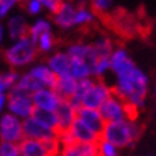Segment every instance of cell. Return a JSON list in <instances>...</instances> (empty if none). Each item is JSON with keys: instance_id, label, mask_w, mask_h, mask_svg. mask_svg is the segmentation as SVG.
Masks as SVG:
<instances>
[{"instance_id": "obj_6", "label": "cell", "mask_w": 156, "mask_h": 156, "mask_svg": "<svg viewBox=\"0 0 156 156\" xmlns=\"http://www.w3.org/2000/svg\"><path fill=\"white\" fill-rule=\"evenodd\" d=\"M0 139L2 142L19 145L24 139L23 120L9 112H5L0 118Z\"/></svg>"}, {"instance_id": "obj_21", "label": "cell", "mask_w": 156, "mask_h": 156, "mask_svg": "<svg viewBox=\"0 0 156 156\" xmlns=\"http://www.w3.org/2000/svg\"><path fill=\"white\" fill-rule=\"evenodd\" d=\"M70 75L73 76L77 82L86 80V79H92V77H93V69H92V65H89V63L85 62V60L72 59Z\"/></svg>"}, {"instance_id": "obj_23", "label": "cell", "mask_w": 156, "mask_h": 156, "mask_svg": "<svg viewBox=\"0 0 156 156\" xmlns=\"http://www.w3.org/2000/svg\"><path fill=\"white\" fill-rule=\"evenodd\" d=\"M20 75L22 73H19L16 69H10V67L7 70L2 72V75H0V92L9 93L10 90H13L19 83Z\"/></svg>"}, {"instance_id": "obj_16", "label": "cell", "mask_w": 156, "mask_h": 156, "mask_svg": "<svg viewBox=\"0 0 156 156\" xmlns=\"http://www.w3.org/2000/svg\"><path fill=\"white\" fill-rule=\"evenodd\" d=\"M57 120H59V130L70 129V126L77 119V108L70 100H62L59 108L56 109Z\"/></svg>"}, {"instance_id": "obj_28", "label": "cell", "mask_w": 156, "mask_h": 156, "mask_svg": "<svg viewBox=\"0 0 156 156\" xmlns=\"http://www.w3.org/2000/svg\"><path fill=\"white\" fill-rule=\"evenodd\" d=\"M36 44H37L39 55H52L55 50V46H56V37H55L53 32L40 36Z\"/></svg>"}, {"instance_id": "obj_12", "label": "cell", "mask_w": 156, "mask_h": 156, "mask_svg": "<svg viewBox=\"0 0 156 156\" xmlns=\"http://www.w3.org/2000/svg\"><path fill=\"white\" fill-rule=\"evenodd\" d=\"M76 10L77 6L72 2H63L56 13L53 14V24L57 26L60 30H70L75 27Z\"/></svg>"}, {"instance_id": "obj_7", "label": "cell", "mask_w": 156, "mask_h": 156, "mask_svg": "<svg viewBox=\"0 0 156 156\" xmlns=\"http://www.w3.org/2000/svg\"><path fill=\"white\" fill-rule=\"evenodd\" d=\"M115 93L113 86H110L109 83L103 80V79H95L92 87L89 89V92L86 93L85 99L82 106L90 109H100L102 105Z\"/></svg>"}, {"instance_id": "obj_34", "label": "cell", "mask_w": 156, "mask_h": 156, "mask_svg": "<svg viewBox=\"0 0 156 156\" xmlns=\"http://www.w3.org/2000/svg\"><path fill=\"white\" fill-rule=\"evenodd\" d=\"M19 3H22L20 0H0V17H2V19L9 17L10 12L19 5Z\"/></svg>"}, {"instance_id": "obj_32", "label": "cell", "mask_w": 156, "mask_h": 156, "mask_svg": "<svg viewBox=\"0 0 156 156\" xmlns=\"http://www.w3.org/2000/svg\"><path fill=\"white\" fill-rule=\"evenodd\" d=\"M23 9L29 16H39L42 13L43 6L39 0H26L23 2Z\"/></svg>"}, {"instance_id": "obj_20", "label": "cell", "mask_w": 156, "mask_h": 156, "mask_svg": "<svg viewBox=\"0 0 156 156\" xmlns=\"http://www.w3.org/2000/svg\"><path fill=\"white\" fill-rule=\"evenodd\" d=\"M20 155L22 156H50L46 143L34 139H27L24 137L23 140L19 143Z\"/></svg>"}, {"instance_id": "obj_15", "label": "cell", "mask_w": 156, "mask_h": 156, "mask_svg": "<svg viewBox=\"0 0 156 156\" xmlns=\"http://www.w3.org/2000/svg\"><path fill=\"white\" fill-rule=\"evenodd\" d=\"M77 119H80L85 125H87L90 129H93L99 135L102 133L105 125H106V122H105V119L102 116V113H100L99 109H90V108L80 106V108L77 109Z\"/></svg>"}, {"instance_id": "obj_29", "label": "cell", "mask_w": 156, "mask_h": 156, "mask_svg": "<svg viewBox=\"0 0 156 156\" xmlns=\"http://www.w3.org/2000/svg\"><path fill=\"white\" fill-rule=\"evenodd\" d=\"M92 69H93V79H103L109 72H112L110 57H99Z\"/></svg>"}, {"instance_id": "obj_37", "label": "cell", "mask_w": 156, "mask_h": 156, "mask_svg": "<svg viewBox=\"0 0 156 156\" xmlns=\"http://www.w3.org/2000/svg\"><path fill=\"white\" fill-rule=\"evenodd\" d=\"M39 2L42 3L43 9L48 10L52 16L59 10V7H60L62 3H63V0H39Z\"/></svg>"}, {"instance_id": "obj_35", "label": "cell", "mask_w": 156, "mask_h": 156, "mask_svg": "<svg viewBox=\"0 0 156 156\" xmlns=\"http://www.w3.org/2000/svg\"><path fill=\"white\" fill-rule=\"evenodd\" d=\"M57 139L63 147L65 146H70V145H75L76 140L73 137V133L70 132V129H66V130H59L57 132Z\"/></svg>"}, {"instance_id": "obj_19", "label": "cell", "mask_w": 156, "mask_h": 156, "mask_svg": "<svg viewBox=\"0 0 156 156\" xmlns=\"http://www.w3.org/2000/svg\"><path fill=\"white\" fill-rule=\"evenodd\" d=\"M53 89L57 92V95L60 96L63 100H70L75 95L77 89V80L69 73L65 76H59L56 80V85Z\"/></svg>"}, {"instance_id": "obj_30", "label": "cell", "mask_w": 156, "mask_h": 156, "mask_svg": "<svg viewBox=\"0 0 156 156\" xmlns=\"http://www.w3.org/2000/svg\"><path fill=\"white\" fill-rule=\"evenodd\" d=\"M119 147H116L113 143L108 142L100 137V140L98 142V153L99 156H120L119 155Z\"/></svg>"}, {"instance_id": "obj_4", "label": "cell", "mask_w": 156, "mask_h": 156, "mask_svg": "<svg viewBox=\"0 0 156 156\" xmlns=\"http://www.w3.org/2000/svg\"><path fill=\"white\" fill-rule=\"evenodd\" d=\"M99 110L106 123L119 122V120H125V119H137V112H139L136 109H133L132 106H129L125 100L120 99L115 93L102 105Z\"/></svg>"}, {"instance_id": "obj_8", "label": "cell", "mask_w": 156, "mask_h": 156, "mask_svg": "<svg viewBox=\"0 0 156 156\" xmlns=\"http://www.w3.org/2000/svg\"><path fill=\"white\" fill-rule=\"evenodd\" d=\"M23 130L24 137L40 140V142H48L50 139H55V137H57V132H59V130H53V129L44 126L33 116L23 120Z\"/></svg>"}, {"instance_id": "obj_25", "label": "cell", "mask_w": 156, "mask_h": 156, "mask_svg": "<svg viewBox=\"0 0 156 156\" xmlns=\"http://www.w3.org/2000/svg\"><path fill=\"white\" fill-rule=\"evenodd\" d=\"M96 13L92 10V7H86L85 5H79L76 10L75 27H86L95 22Z\"/></svg>"}, {"instance_id": "obj_40", "label": "cell", "mask_w": 156, "mask_h": 156, "mask_svg": "<svg viewBox=\"0 0 156 156\" xmlns=\"http://www.w3.org/2000/svg\"><path fill=\"white\" fill-rule=\"evenodd\" d=\"M146 156H153V155H146Z\"/></svg>"}, {"instance_id": "obj_24", "label": "cell", "mask_w": 156, "mask_h": 156, "mask_svg": "<svg viewBox=\"0 0 156 156\" xmlns=\"http://www.w3.org/2000/svg\"><path fill=\"white\" fill-rule=\"evenodd\" d=\"M93 48H95L96 53L99 55V57H110L116 46L113 44V40L106 36V34H100L92 42Z\"/></svg>"}, {"instance_id": "obj_3", "label": "cell", "mask_w": 156, "mask_h": 156, "mask_svg": "<svg viewBox=\"0 0 156 156\" xmlns=\"http://www.w3.org/2000/svg\"><path fill=\"white\" fill-rule=\"evenodd\" d=\"M39 55L37 44L33 39L29 36L19 39L16 42H12L9 46H6L3 52V60L10 69H23V67H32L34 60Z\"/></svg>"}, {"instance_id": "obj_11", "label": "cell", "mask_w": 156, "mask_h": 156, "mask_svg": "<svg viewBox=\"0 0 156 156\" xmlns=\"http://www.w3.org/2000/svg\"><path fill=\"white\" fill-rule=\"evenodd\" d=\"M6 36L12 40L16 42L19 39H23L29 36V27L30 24L27 23V19L23 14H12L6 20Z\"/></svg>"}, {"instance_id": "obj_38", "label": "cell", "mask_w": 156, "mask_h": 156, "mask_svg": "<svg viewBox=\"0 0 156 156\" xmlns=\"http://www.w3.org/2000/svg\"><path fill=\"white\" fill-rule=\"evenodd\" d=\"M7 99H9L7 93L0 92V109H2V110H6V106H7Z\"/></svg>"}, {"instance_id": "obj_2", "label": "cell", "mask_w": 156, "mask_h": 156, "mask_svg": "<svg viewBox=\"0 0 156 156\" xmlns=\"http://www.w3.org/2000/svg\"><path fill=\"white\" fill-rule=\"evenodd\" d=\"M143 126L137 119H125L119 122H109L105 125L100 137L113 143L119 149H128L142 137Z\"/></svg>"}, {"instance_id": "obj_13", "label": "cell", "mask_w": 156, "mask_h": 156, "mask_svg": "<svg viewBox=\"0 0 156 156\" xmlns=\"http://www.w3.org/2000/svg\"><path fill=\"white\" fill-rule=\"evenodd\" d=\"M67 55L70 56V59H79V60H85L89 65L96 63V60L99 59V55L96 53L95 48L92 43H85V42H75L70 43L66 48Z\"/></svg>"}, {"instance_id": "obj_26", "label": "cell", "mask_w": 156, "mask_h": 156, "mask_svg": "<svg viewBox=\"0 0 156 156\" xmlns=\"http://www.w3.org/2000/svg\"><path fill=\"white\" fill-rule=\"evenodd\" d=\"M33 118L37 119L40 123L44 126L53 129V130H59V120H57V115L55 110H44V109H34Z\"/></svg>"}, {"instance_id": "obj_18", "label": "cell", "mask_w": 156, "mask_h": 156, "mask_svg": "<svg viewBox=\"0 0 156 156\" xmlns=\"http://www.w3.org/2000/svg\"><path fill=\"white\" fill-rule=\"evenodd\" d=\"M70 132L73 133L76 143H98L100 140L99 133L95 132L93 129H90L80 119L75 120V123L70 126Z\"/></svg>"}, {"instance_id": "obj_33", "label": "cell", "mask_w": 156, "mask_h": 156, "mask_svg": "<svg viewBox=\"0 0 156 156\" xmlns=\"http://www.w3.org/2000/svg\"><path fill=\"white\" fill-rule=\"evenodd\" d=\"M0 156H20L19 145L10 142L0 143Z\"/></svg>"}, {"instance_id": "obj_17", "label": "cell", "mask_w": 156, "mask_h": 156, "mask_svg": "<svg viewBox=\"0 0 156 156\" xmlns=\"http://www.w3.org/2000/svg\"><path fill=\"white\" fill-rule=\"evenodd\" d=\"M29 72L40 83L42 87H55V85H56L57 76L52 72V69L48 66L46 62L34 63L32 67H29Z\"/></svg>"}, {"instance_id": "obj_9", "label": "cell", "mask_w": 156, "mask_h": 156, "mask_svg": "<svg viewBox=\"0 0 156 156\" xmlns=\"http://www.w3.org/2000/svg\"><path fill=\"white\" fill-rule=\"evenodd\" d=\"M110 67H112V73L115 75V77H118L135 69L136 63L126 49L122 46H116L110 56Z\"/></svg>"}, {"instance_id": "obj_22", "label": "cell", "mask_w": 156, "mask_h": 156, "mask_svg": "<svg viewBox=\"0 0 156 156\" xmlns=\"http://www.w3.org/2000/svg\"><path fill=\"white\" fill-rule=\"evenodd\" d=\"M53 32V22H50L49 19H44V17H39L30 24L29 27V37L33 39L34 42H37L39 37L43 36L46 33H50Z\"/></svg>"}, {"instance_id": "obj_36", "label": "cell", "mask_w": 156, "mask_h": 156, "mask_svg": "<svg viewBox=\"0 0 156 156\" xmlns=\"http://www.w3.org/2000/svg\"><path fill=\"white\" fill-rule=\"evenodd\" d=\"M60 156H86V153L82 149L80 143H75V145L63 147L60 152Z\"/></svg>"}, {"instance_id": "obj_10", "label": "cell", "mask_w": 156, "mask_h": 156, "mask_svg": "<svg viewBox=\"0 0 156 156\" xmlns=\"http://www.w3.org/2000/svg\"><path fill=\"white\" fill-rule=\"evenodd\" d=\"M34 108L36 109H44V110H55L59 108L62 103V98L57 95V92L53 87H43V89L34 92L32 95Z\"/></svg>"}, {"instance_id": "obj_27", "label": "cell", "mask_w": 156, "mask_h": 156, "mask_svg": "<svg viewBox=\"0 0 156 156\" xmlns=\"http://www.w3.org/2000/svg\"><path fill=\"white\" fill-rule=\"evenodd\" d=\"M17 87H20L22 90L24 92H27L30 95H33L34 92H37V90L43 89L40 83H39L36 79H34L32 73L30 72H23L22 75H20V79H19V83H17Z\"/></svg>"}, {"instance_id": "obj_39", "label": "cell", "mask_w": 156, "mask_h": 156, "mask_svg": "<svg viewBox=\"0 0 156 156\" xmlns=\"http://www.w3.org/2000/svg\"><path fill=\"white\" fill-rule=\"evenodd\" d=\"M63 2H72V0H63Z\"/></svg>"}, {"instance_id": "obj_1", "label": "cell", "mask_w": 156, "mask_h": 156, "mask_svg": "<svg viewBox=\"0 0 156 156\" xmlns=\"http://www.w3.org/2000/svg\"><path fill=\"white\" fill-rule=\"evenodd\" d=\"M115 95L123 99L136 110L145 106L149 95V76L139 66L122 76L115 77Z\"/></svg>"}, {"instance_id": "obj_5", "label": "cell", "mask_w": 156, "mask_h": 156, "mask_svg": "<svg viewBox=\"0 0 156 156\" xmlns=\"http://www.w3.org/2000/svg\"><path fill=\"white\" fill-rule=\"evenodd\" d=\"M9 99H7V106H6V112L17 116L22 120L32 118L34 113V103L32 99V95L22 90L20 87H14L13 90H10L9 93Z\"/></svg>"}, {"instance_id": "obj_14", "label": "cell", "mask_w": 156, "mask_h": 156, "mask_svg": "<svg viewBox=\"0 0 156 156\" xmlns=\"http://www.w3.org/2000/svg\"><path fill=\"white\" fill-rule=\"evenodd\" d=\"M46 63H48V66L52 69V72L57 77L70 73L72 59L67 55L66 50H56V52H53L52 55L48 56Z\"/></svg>"}, {"instance_id": "obj_31", "label": "cell", "mask_w": 156, "mask_h": 156, "mask_svg": "<svg viewBox=\"0 0 156 156\" xmlns=\"http://www.w3.org/2000/svg\"><path fill=\"white\" fill-rule=\"evenodd\" d=\"M90 7L98 14H108L113 7V0H90Z\"/></svg>"}]
</instances>
